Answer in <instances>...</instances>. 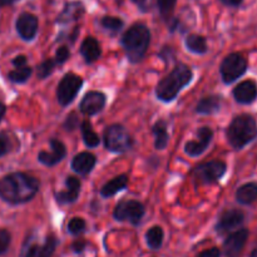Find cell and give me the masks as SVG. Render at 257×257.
<instances>
[{
    "label": "cell",
    "mask_w": 257,
    "mask_h": 257,
    "mask_svg": "<svg viewBox=\"0 0 257 257\" xmlns=\"http://www.w3.org/2000/svg\"><path fill=\"white\" fill-rule=\"evenodd\" d=\"M38 178L23 172L10 173L0 180V198L10 205H22L34 198L39 191Z\"/></svg>",
    "instance_id": "6da1fadb"
},
{
    "label": "cell",
    "mask_w": 257,
    "mask_h": 257,
    "mask_svg": "<svg viewBox=\"0 0 257 257\" xmlns=\"http://www.w3.org/2000/svg\"><path fill=\"white\" fill-rule=\"evenodd\" d=\"M193 78L192 69L183 63H178L172 72L158 82L156 95L162 102H172L181 90L191 83Z\"/></svg>",
    "instance_id": "7a4b0ae2"
},
{
    "label": "cell",
    "mask_w": 257,
    "mask_h": 257,
    "mask_svg": "<svg viewBox=\"0 0 257 257\" xmlns=\"http://www.w3.org/2000/svg\"><path fill=\"white\" fill-rule=\"evenodd\" d=\"M122 45L128 60L133 64L145 58L151 44V32L142 23L133 24L122 37Z\"/></svg>",
    "instance_id": "3957f363"
},
{
    "label": "cell",
    "mask_w": 257,
    "mask_h": 257,
    "mask_svg": "<svg viewBox=\"0 0 257 257\" xmlns=\"http://www.w3.org/2000/svg\"><path fill=\"white\" fill-rule=\"evenodd\" d=\"M257 137L255 118L248 114H241L233 118L227 128V140L235 150H241Z\"/></svg>",
    "instance_id": "277c9868"
},
{
    "label": "cell",
    "mask_w": 257,
    "mask_h": 257,
    "mask_svg": "<svg viewBox=\"0 0 257 257\" xmlns=\"http://www.w3.org/2000/svg\"><path fill=\"white\" fill-rule=\"evenodd\" d=\"M103 141H104L105 150L113 153H124L133 146L132 137L128 131L120 124H112L105 128Z\"/></svg>",
    "instance_id": "5b68a950"
},
{
    "label": "cell",
    "mask_w": 257,
    "mask_h": 257,
    "mask_svg": "<svg viewBox=\"0 0 257 257\" xmlns=\"http://www.w3.org/2000/svg\"><path fill=\"white\" fill-rule=\"evenodd\" d=\"M226 170L227 166L223 161L215 160L196 166L192 171V176L200 185H212L223 177Z\"/></svg>",
    "instance_id": "8992f818"
},
{
    "label": "cell",
    "mask_w": 257,
    "mask_h": 257,
    "mask_svg": "<svg viewBox=\"0 0 257 257\" xmlns=\"http://www.w3.org/2000/svg\"><path fill=\"white\" fill-rule=\"evenodd\" d=\"M246 70H247V60L238 53L228 54L222 60L220 67L221 77L226 84H231L237 80L241 75L245 74Z\"/></svg>",
    "instance_id": "52a82bcc"
},
{
    "label": "cell",
    "mask_w": 257,
    "mask_h": 257,
    "mask_svg": "<svg viewBox=\"0 0 257 257\" xmlns=\"http://www.w3.org/2000/svg\"><path fill=\"white\" fill-rule=\"evenodd\" d=\"M83 87V79L74 73H68L60 79L57 87V99L60 105H69Z\"/></svg>",
    "instance_id": "ba28073f"
},
{
    "label": "cell",
    "mask_w": 257,
    "mask_h": 257,
    "mask_svg": "<svg viewBox=\"0 0 257 257\" xmlns=\"http://www.w3.org/2000/svg\"><path fill=\"white\" fill-rule=\"evenodd\" d=\"M145 206L136 200H123L118 202L113 211V217L117 221H128L137 226L145 216Z\"/></svg>",
    "instance_id": "9c48e42d"
},
{
    "label": "cell",
    "mask_w": 257,
    "mask_h": 257,
    "mask_svg": "<svg viewBox=\"0 0 257 257\" xmlns=\"http://www.w3.org/2000/svg\"><path fill=\"white\" fill-rule=\"evenodd\" d=\"M213 138V132L210 127H201L197 131V140L188 141L185 146V152L190 157H198L210 146Z\"/></svg>",
    "instance_id": "30bf717a"
},
{
    "label": "cell",
    "mask_w": 257,
    "mask_h": 257,
    "mask_svg": "<svg viewBox=\"0 0 257 257\" xmlns=\"http://www.w3.org/2000/svg\"><path fill=\"white\" fill-rule=\"evenodd\" d=\"M49 145L52 151L50 152L40 151L38 153V161L47 167H53V166L58 165L64 160L65 156H67V148H65L64 143L57 138H52L49 141Z\"/></svg>",
    "instance_id": "8fae6325"
},
{
    "label": "cell",
    "mask_w": 257,
    "mask_h": 257,
    "mask_svg": "<svg viewBox=\"0 0 257 257\" xmlns=\"http://www.w3.org/2000/svg\"><path fill=\"white\" fill-rule=\"evenodd\" d=\"M105 103H107V97H105L104 93L97 92V90H90V92H88L83 97L82 102H80V112L90 117V115H94L97 113L102 112Z\"/></svg>",
    "instance_id": "7c38bea8"
},
{
    "label": "cell",
    "mask_w": 257,
    "mask_h": 257,
    "mask_svg": "<svg viewBox=\"0 0 257 257\" xmlns=\"http://www.w3.org/2000/svg\"><path fill=\"white\" fill-rule=\"evenodd\" d=\"M58 241L53 235L45 238L44 243L28 242L23 250V257H52L57 248Z\"/></svg>",
    "instance_id": "4fadbf2b"
},
{
    "label": "cell",
    "mask_w": 257,
    "mask_h": 257,
    "mask_svg": "<svg viewBox=\"0 0 257 257\" xmlns=\"http://www.w3.org/2000/svg\"><path fill=\"white\" fill-rule=\"evenodd\" d=\"M248 238V231L246 228L236 231L231 233L223 243V252L226 257H238L242 252L243 247L246 245V241Z\"/></svg>",
    "instance_id": "5bb4252c"
},
{
    "label": "cell",
    "mask_w": 257,
    "mask_h": 257,
    "mask_svg": "<svg viewBox=\"0 0 257 257\" xmlns=\"http://www.w3.org/2000/svg\"><path fill=\"white\" fill-rule=\"evenodd\" d=\"M38 18L30 13H23L17 19V32L24 40H33L38 33Z\"/></svg>",
    "instance_id": "9a60e30c"
},
{
    "label": "cell",
    "mask_w": 257,
    "mask_h": 257,
    "mask_svg": "<svg viewBox=\"0 0 257 257\" xmlns=\"http://www.w3.org/2000/svg\"><path fill=\"white\" fill-rule=\"evenodd\" d=\"M65 191H59L55 193V200L60 205H69V203L75 202L79 198L80 195V187H82V182L78 177L74 176H69L65 180Z\"/></svg>",
    "instance_id": "2e32d148"
},
{
    "label": "cell",
    "mask_w": 257,
    "mask_h": 257,
    "mask_svg": "<svg viewBox=\"0 0 257 257\" xmlns=\"http://www.w3.org/2000/svg\"><path fill=\"white\" fill-rule=\"evenodd\" d=\"M245 221V215L240 210H227L221 215L217 225H216V231L220 233H226L228 231H232L233 228H237Z\"/></svg>",
    "instance_id": "e0dca14e"
},
{
    "label": "cell",
    "mask_w": 257,
    "mask_h": 257,
    "mask_svg": "<svg viewBox=\"0 0 257 257\" xmlns=\"http://www.w3.org/2000/svg\"><path fill=\"white\" fill-rule=\"evenodd\" d=\"M232 93L236 102L241 103V104H250V103L255 102L257 98V85L252 80H245L236 85Z\"/></svg>",
    "instance_id": "ac0fdd59"
},
{
    "label": "cell",
    "mask_w": 257,
    "mask_h": 257,
    "mask_svg": "<svg viewBox=\"0 0 257 257\" xmlns=\"http://www.w3.org/2000/svg\"><path fill=\"white\" fill-rule=\"evenodd\" d=\"M97 158L94 155L89 152H82L74 156L72 160V168L74 172H77L80 176H87L92 172L94 168Z\"/></svg>",
    "instance_id": "d6986e66"
},
{
    "label": "cell",
    "mask_w": 257,
    "mask_h": 257,
    "mask_svg": "<svg viewBox=\"0 0 257 257\" xmlns=\"http://www.w3.org/2000/svg\"><path fill=\"white\" fill-rule=\"evenodd\" d=\"M80 54L87 63H93L98 60L102 55V48L98 40L93 37H88L83 40L80 45Z\"/></svg>",
    "instance_id": "ffe728a7"
},
{
    "label": "cell",
    "mask_w": 257,
    "mask_h": 257,
    "mask_svg": "<svg viewBox=\"0 0 257 257\" xmlns=\"http://www.w3.org/2000/svg\"><path fill=\"white\" fill-rule=\"evenodd\" d=\"M130 183L128 181L127 175H119L117 177H114L113 180H110L109 182L105 183L102 188H100V195L104 198H110L114 195H117L120 191L125 190Z\"/></svg>",
    "instance_id": "44dd1931"
},
{
    "label": "cell",
    "mask_w": 257,
    "mask_h": 257,
    "mask_svg": "<svg viewBox=\"0 0 257 257\" xmlns=\"http://www.w3.org/2000/svg\"><path fill=\"white\" fill-rule=\"evenodd\" d=\"M221 108V98L218 95H208L197 103L196 112L202 115L215 114Z\"/></svg>",
    "instance_id": "7402d4cb"
},
{
    "label": "cell",
    "mask_w": 257,
    "mask_h": 257,
    "mask_svg": "<svg viewBox=\"0 0 257 257\" xmlns=\"http://www.w3.org/2000/svg\"><path fill=\"white\" fill-rule=\"evenodd\" d=\"M152 132L155 135V148L156 150H165L170 141V135L167 132V123L165 120H158L153 125Z\"/></svg>",
    "instance_id": "603a6c76"
},
{
    "label": "cell",
    "mask_w": 257,
    "mask_h": 257,
    "mask_svg": "<svg viewBox=\"0 0 257 257\" xmlns=\"http://www.w3.org/2000/svg\"><path fill=\"white\" fill-rule=\"evenodd\" d=\"M236 200L242 205H251L257 200V183L250 182L236 191Z\"/></svg>",
    "instance_id": "cb8c5ba5"
},
{
    "label": "cell",
    "mask_w": 257,
    "mask_h": 257,
    "mask_svg": "<svg viewBox=\"0 0 257 257\" xmlns=\"http://www.w3.org/2000/svg\"><path fill=\"white\" fill-rule=\"evenodd\" d=\"M185 44L186 48H187L191 53H195V54H205L208 50L207 42H206V39L202 35L190 34L186 38Z\"/></svg>",
    "instance_id": "d4e9b609"
},
{
    "label": "cell",
    "mask_w": 257,
    "mask_h": 257,
    "mask_svg": "<svg viewBox=\"0 0 257 257\" xmlns=\"http://www.w3.org/2000/svg\"><path fill=\"white\" fill-rule=\"evenodd\" d=\"M84 12V8L80 3H72V4H68L65 7V9L63 10V13L60 14V17L58 18L57 22L59 24H63V23H69L70 20H77L79 19L80 15Z\"/></svg>",
    "instance_id": "484cf974"
},
{
    "label": "cell",
    "mask_w": 257,
    "mask_h": 257,
    "mask_svg": "<svg viewBox=\"0 0 257 257\" xmlns=\"http://www.w3.org/2000/svg\"><path fill=\"white\" fill-rule=\"evenodd\" d=\"M80 130H82V136H83V141H84V145L87 146L88 148H94L97 147L98 145L100 143V138L97 133L93 131L92 128V123L89 120H84L80 125Z\"/></svg>",
    "instance_id": "4316f807"
},
{
    "label": "cell",
    "mask_w": 257,
    "mask_h": 257,
    "mask_svg": "<svg viewBox=\"0 0 257 257\" xmlns=\"http://www.w3.org/2000/svg\"><path fill=\"white\" fill-rule=\"evenodd\" d=\"M163 238H165V233H163L162 227L160 226H153L146 233V241L150 248L152 250H158L161 248L163 243Z\"/></svg>",
    "instance_id": "83f0119b"
},
{
    "label": "cell",
    "mask_w": 257,
    "mask_h": 257,
    "mask_svg": "<svg viewBox=\"0 0 257 257\" xmlns=\"http://www.w3.org/2000/svg\"><path fill=\"white\" fill-rule=\"evenodd\" d=\"M32 73H33L32 68H30L28 64H25V65H22V67H15L14 70L9 72L8 78L10 79V82L20 84V83L27 82V80L30 78V75H32Z\"/></svg>",
    "instance_id": "f1b7e54d"
},
{
    "label": "cell",
    "mask_w": 257,
    "mask_h": 257,
    "mask_svg": "<svg viewBox=\"0 0 257 257\" xmlns=\"http://www.w3.org/2000/svg\"><path fill=\"white\" fill-rule=\"evenodd\" d=\"M156 2H157V8L161 17L165 20H170L177 0H156Z\"/></svg>",
    "instance_id": "f546056e"
},
{
    "label": "cell",
    "mask_w": 257,
    "mask_h": 257,
    "mask_svg": "<svg viewBox=\"0 0 257 257\" xmlns=\"http://www.w3.org/2000/svg\"><path fill=\"white\" fill-rule=\"evenodd\" d=\"M100 24H102V27L105 28L107 30L117 33L122 29L123 25H124V22H123L120 18L117 17H103L102 20H100Z\"/></svg>",
    "instance_id": "4dcf8cb0"
},
{
    "label": "cell",
    "mask_w": 257,
    "mask_h": 257,
    "mask_svg": "<svg viewBox=\"0 0 257 257\" xmlns=\"http://www.w3.org/2000/svg\"><path fill=\"white\" fill-rule=\"evenodd\" d=\"M55 64H57V63H55V60L53 59L44 60V62L38 67V70H37L38 78H40V79H45V78L49 77V75L53 73V70H54Z\"/></svg>",
    "instance_id": "1f68e13d"
},
{
    "label": "cell",
    "mask_w": 257,
    "mask_h": 257,
    "mask_svg": "<svg viewBox=\"0 0 257 257\" xmlns=\"http://www.w3.org/2000/svg\"><path fill=\"white\" fill-rule=\"evenodd\" d=\"M85 227H87V223H85V221L80 217L72 218V220L69 221V223H68V231H69V233L75 236L84 232Z\"/></svg>",
    "instance_id": "d6a6232c"
},
{
    "label": "cell",
    "mask_w": 257,
    "mask_h": 257,
    "mask_svg": "<svg viewBox=\"0 0 257 257\" xmlns=\"http://www.w3.org/2000/svg\"><path fill=\"white\" fill-rule=\"evenodd\" d=\"M70 57V50L69 48L65 47V45H62L60 48H58L57 53H55V63L57 64H63V63L67 62Z\"/></svg>",
    "instance_id": "836d02e7"
},
{
    "label": "cell",
    "mask_w": 257,
    "mask_h": 257,
    "mask_svg": "<svg viewBox=\"0 0 257 257\" xmlns=\"http://www.w3.org/2000/svg\"><path fill=\"white\" fill-rule=\"evenodd\" d=\"M10 241H12V236H10L9 231L0 230V255L7 252L10 246Z\"/></svg>",
    "instance_id": "e575fe53"
},
{
    "label": "cell",
    "mask_w": 257,
    "mask_h": 257,
    "mask_svg": "<svg viewBox=\"0 0 257 257\" xmlns=\"http://www.w3.org/2000/svg\"><path fill=\"white\" fill-rule=\"evenodd\" d=\"M78 127V117L74 112L70 113L64 122V128L67 131H74Z\"/></svg>",
    "instance_id": "d590c367"
},
{
    "label": "cell",
    "mask_w": 257,
    "mask_h": 257,
    "mask_svg": "<svg viewBox=\"0 0 257 257\" xmlns=\"http://www.w3.org/2000/svg\"><path fill=\"white\" fill-rule=\"evenodd\" d=\"M10 143L9 138L5 135H0V157H3L4 155H7L9 152Z\"/></svg>",
    "instance_id": "8d00e7d4"
},
{
    "label": "cell",
    "mask_w": 257,
    "mask_h": 257,
    "mask_svg": "<svg viewBox=\"0 0 257 257\" xmlns=\"http://www.w3.org/2000/svg\"><path fill=\"white\" fill-rule=\"evenodd\" d=\"M197 257H221V252L217 247H212L201 252Z\"/></svg>",
    "instance_id": "74e56055"
},
{
    "label": "cell",
    "mask_w": 257,
    "mask_h": 257,
    "mask_svg": "<svg viewBox=\"0 0 257 257\" xmlns=\"http://www.w3.org/2000/svg\"><path fill=\"white\" fill-rule=\"evenodd\" d=\"M85 246H87L85 241H82V240L75 241V242H73V245H72V250L74 251L75 253H80V252H83V251H84Z\"/></svg>",
    "instance_id": "f35d334b"
},
{
    "label": "cell",
    "mask_w": 257,
    "mask_h": 257,
    "mask_svg": "<svg viewBox=\"0 0 257 257\" xmlns=\"http://www.w3.org/2000/svg\"><path fill=\"white\" fill-rule=\"evenodd\" d=\"M27 64V57L25 55H18V57L14 58L13 60V65L14 67H22V65Z\"/></svg>",
    "instance_id": "ab89813d"
},
{
    "label": "cell",
    "mask_w": 257,
    "mask_h": 257,
    "mask_svg": "<svg viewBox=\"0 0 257 257\" xmlns=\"http://www.w3.org/2000/svg\"><path fill=\"white\" fill-rule=\"evenodd\" d=\"M132 2L137 5L141 12H146L147 10V0H132Z\"/></svg>",
    "instance_id": "60d3db41"
},
{
    "label": "cell",
    "mask_w": 257,
    "mask_h": 257,
    "mask_svg": "<svg viewBox=\"0 0 257 257\" xmlns=\"http://www.w3.org/2000/svg\"><path fill=\"white\" fill-rule=\"evenodd\" d=\"M221 3L227 7H238L242 3V0H221Z\"/></svg>",
    "instance_id": "b9f144b4"
},
{
    "label": "cell",
    "mask_w": 257,
    "mask_h": 257,
    "mask_svg": "<svg viewBox=\"0 0 257 257\" xmlns=\"http://www.w3.org/2000/svg\"><path fill=\"white\" fill-rule=\"evenodd\" d=\"M5 110H7V108H5L4 103H2V102H0V122H2L3 117H4V114H5Z\"/></svg>",
    "instance_id": "7bdbcfd3"
},
{
    "label": "cell",
    "mask_w": 257,
    "mask_h": 257,
    "mask_svg": "<svg viewBox=\"0 0 257 257\" xmlns=\"http://www.w3.org/2000/svg\"><path fill=\"white\" fill-rule=\"evenodd\" d=\"M15 0H0V8L2 7H7V5H10L13 4Z\"/></svg>",
    "instance_id": "ee69618b"
},
{
    "label": "cell",
    "mask_w": 257,
    "mask_h": 257,
    "mask_svg": "<svg viewBox=\"0 0 257 257\" xmlns=\"http://www.w3.org/2000/svg\"><path fill=\"white\" fill-rule=\"evenodd\" d=\"M250 257H257V245H256V247L252 250V252H251Z\"/></svg>",
    "instance_id": "f6af8a7d"
}]
</instances>
